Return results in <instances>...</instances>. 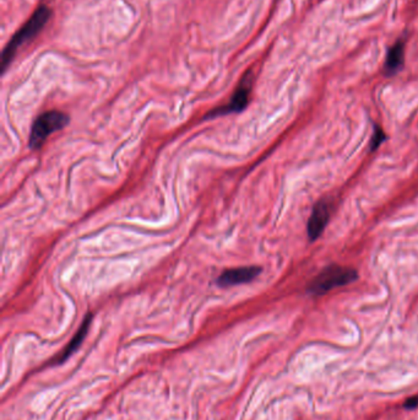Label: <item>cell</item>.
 <instances>
[{
	"mask_svg": "<svg viewBox=\"0 0 418 420\" xmlns=\"http://www.w3.org/2000/svg\"><path fill=\"white\" fill-rule=\"evenodd\" d=\"M51 15H52V10L49 9L47 5H41L34 14L31 15V18L20 27L19 31L11 37L9 44H6L3 49L1 72H4L14 61L20 47L29 44L31 39H34L44 30V26L49 21Z\"/></svg>",
	"mask_w": 418,
	"mask_h": 420,
	"instance_id": "cell-1",
	"label": "cell"
},
{
	"mask_svg": "<svg viewBox=\"0 0 418 420\" xmlns=\"http://www.w3.org/2000/svg\"><path fill=\"white\" fill-rule=\"evenodd\" d=\"M69 116L60 111L44 112L39 115L32 125L30 146L32 150H39L44 146L46 140L55 132L62 131L69 125Z\"/></svg>",
	"mask_w": 418,
	"mask_h": 420,
	"instance_id": "cell-2",
	"label": "cell"
},
{
	"mask_svg": "<svg viewBox=\"0 0 418 420\" xmlns=\"http://www.w3.org/2000/svg\"><path fill=\"white\" fill-rule=\"evenodd\" d=\"M358 278L356 271L351 268L340 266H330L318 274L312 283L308 285V290L315 295H322L330 290L350 284Z\"/></svg>",
	"mask_w": 418,
	"mask_h": 420,
	"instance_id": "cell-3",
	"label": "cell"
},
{
	"mask_svg": "<svg viewBox=\"0 0 418 420\" xmlns=\"http://www.w3.org/2000/svg\"><path fill=\"white\" fill-rule=\"evenodd\" d=\"M252 87H253V74L249 70L240 80V85L237 87L235 94L232 95L231 100L226 106L218 107L216 110L210 112L207 115V120L228 115V113H238V112L243 111L249 103Z\"/></svg>",
	"mask_w": 418,
	"mask_h": 420,
	"instance_id": "cell-4",
	"label": "cell"
},
{
	"mask_svg": "<svg viewBox=\"0 0 418 420\" xmlns=\"http://www.w3.org/2000/svg\"><path fill=\"white\" fill-rule=\"evenodd\" d=\"M261 273L260 267H240L223 272L217 279V285L221 288H230L235 285L245 284L254 280Z\"/></svg>",
	"mask_w": 418,
	"mask_h": 420,
	"instance_id": "cell-5",
	"label": "cell"
},
{
	"mask_svg": "<svg viewBox=\"0 0 418 420\" xmlns=\"http://www.w3.org/2000/svg\"><path fill=\"white\" fill-rule=\"evenodd\" d=\"M329 217H330V209L327 202H318L308 222V236L312 241L317 240L318 237L322 235L327 225Z\"/></svg>",
	"mask_w": 418,
	"mask_h": 420,
	"instance_id": "cell-6",
	"label": "cell"
},
{
	"mask_svg": "<svg viewBox=\"0 0 418 420\" xmlns=\"http://www.w3.org/2000/svg\"><path fill=\"white\" fill-rule=\"evenodd\" d=\"M91 321L92 314H86V317L82 321L81 326H80V329L77 331V334L74 336V338L70 341V343L67 344V348L64 349V352H62V355H60V357L58 359V362L62 364V362L67 360V357L72 355V352H77V349L81 345L84 339L86 337L89 329H90V324H91Z\"/></svg>",
	"mask_w": 418,
	"mask_h": 420,
	"instance_id": "cell-7",
	"label": "cell"
},
{
	"mask_svg": "<svg viewBox=\"0 0 418 420\" xmlns=\"http://www.w3.org/2000/svg\"><path fill=\"white\" fill-rule=\"evenodd\" d=\"M404 42H396V44L390 49L386 62H385V69L389 74H394L398 72L404 63Z\"/></svg>",
	"mask_w": 418,
	"mask_h": 420,
	"instance_id": "cell-8",
	"label": "cell"
},
{
	"mask_svg": "<svg viewBox=\"0 0 418 420\" xmlns=\"http://www.w3.org/2000/svg\"><path fill=\"white\" fill-rule=\"evenodd\" d=\"M385 138H386V136H385L384 133L381 131V128L375 126L374 136H373V139H372V146H370V149L375 150L377 148H379L380 144L383 143V140H384Z\"/></svg>",
	"mask_w": 418,
	"mask_h": 420,
	"instance_id": "cell-9",
	"label": "cell"
},
{
	"mask_svg": "<svg viewBox=\"0 0 418 420\" xmlns=\"http://www.w3.org/2000/svg\"><path fill=\"white\" fill-rule=\"evenodd\" d=\"M417 406L418 396H414L412 397V398H410V400H407L406 403H405V407H406V408H409V409H414V408H416Z\"/></svg>",
	"mask_w": 418,
	"mask_h": 420,
	"instance_id": "cell-10",
	"label": "cell"
}]
</instances>
